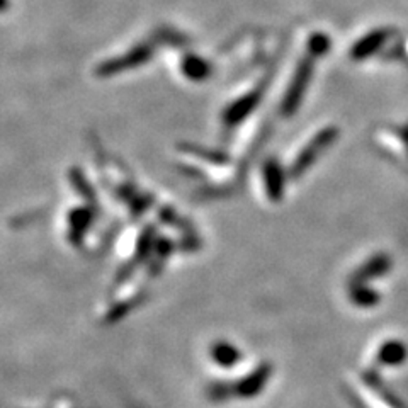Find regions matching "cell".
Segmentation results:
<instances>
[{
    "mask_svg": "<svg viewBox=\"0 0 408 408\" xmlns=\"http://www.w3.org/2000/svg\"><path fill=\"white\" fill-rule=\"evenodd\" d=\"M9 7V0H0V11H6Z\"/></svg>",
    "mask_w": 408,
    "mask_h": 408,
    "instance_id": "4fadbf2b",
    "label": "cell"
},
{
    "mask_svg": "<svg viewBox=\"0 0 408 408\" xmlns=\"http://www.w3.org/2000/svg\"><path fill=\"white\" fill-rule=\"evenodd\" d=\"M264 179H265V189H267L269 198L272 201H279L284 194V172L281 165L276 160H269L265 163L264 169Z\"/></svg>",
    "mask_w": 408,
    "mask_h": 408,
    "instance_id": "5b68a950",
    "label": "cell"
},
{
    "mask_svg": "<svg viewBox=\"0 0 408 408\" xmlns=\"http://www.w3.org/2000/svg\"><path fill=\"white\" fill-rule=\"evenodd\" d=\"M349 300L357 308H374L381 301V296L376 289L369 288L367 284H350Z\"/></svg>",
    "mask_w": 408,
    "mask_h": 408,
    "instance_id": "9c48e42d",
    "label": "cell"
},
{
    "mask_svg": "<svg viewBox=\"0 0 408 408\" xmlns=\"http://www.w3.org/2000/svg\"><path fill=\"white\" fill-rule=\"evenodd\" d=\"M402 138H403V140H405V141L408 143V126H407L405 129H403V133H402Z\"/></svg>",
    "mask_w": 408,
    "mask_h": 408,
    "instance_id": "5bb4252c",
    "label": "cell"
},
{
    "mask_svg": "<svg viewBox=\"0 0 408 408\" xmlns=\"http://www.w3.org/2000/svg\"><path fill=\"white\" fill-rule=\"evenodd\" d=\"M337 136H338V129L336 128V126H326V128L320 129V132H318L312 140L306 143V145L303 146V150H301L300 155L296 157V160L291 167V174L295 175V177H298V175L306 172V170H308L310 167L318 160V157H320L326 148H330V146L333 145V141L337 140Z\"/></svg>",
    "mask_w": 408,
    "mask_h": 408,
    "instance_id": "7a4b0ae2",
    "label": "cell"
},
{
    "mask_svg": "<svg viewBox=\"0 0 408 408\" xmlns=\"http://www.w3.org/2000/svg\"><path fill=\"white\" fill-rule=\"evenodd\" d=\"M313 65H315V58L310 56L308 53H306L305 58L298 63L295 75H293L291 79V84H289L288 91H286L283 106H281V111H283L284 116H293V114L298 111V108H300L306 89H308L310 85V80H312Z\"/></svg>",
    "mask_w": 408,
    "mask_h": 408,
    "instance_id": "6da1fadb",
    "label": "cell"
},
{
    "mask_svg": "<svg viewBox=\"0 0 408 408\" xmlns=\"http://www.w3.org/2000/svg\"><path fill=\"white\" fill-rule=\"evenodd\" d=\"M393 267V260L388 254H376L366 260L352 274V284H367L369 281L386 276Z\"/></svg>",
    "mask_w": 408,
    "mask_h": 408,
    "instance_id": "277c9868",
    "label": "cell"
},
{
    "mask_svg": "<svg viewBox=\"0 0 408 408\" xmlns=\"http://www.w3.org/2000/svg\"><path fill=\"white\" fill-rule=\"evenodd\" d=\"M213 359L218 364L230 366L240 359V352L230 344H216L213 347Z\"/></svg>",
    "mask_w": 408,
    "mask_h": 408,
    "instance_id": "7c38bea8",
    "label": "cell"
},
{
    "mask_svg": "<svg viewBox=\"0 0 408 408\" xmlns=\"http://www.w3.org/2000/svg\"><path fill=\"white\" fill-rule=\"evenodd\" d=\"M182 70L187 77H189V79L199 80V79H206L208 73H210L211 70V67L206 60L199 58V56H196V55H189L182 61Z\"/></svg>",
    "mask_w": 408,
    "mask_h": 408,
    "instance_id": "30bf717a",
    "label": "cell"
},
{
    "mask_svg": "<svg viewBox=\"0 0 408 408\" xmlns=\"http://www.w3.org/2000/svg\"><path fill=\"white\" fill-rule=\"evenodd\" d=\"M330 46H332V41H330L329 36L324 34V32H315L308 39V55L313 56V58L324 56L329 53Z\"/></svg>",
    "mask_w": 408,
    "mask_h": 408,
    "instance_id": "8fae6325",
    "label": "cell"
},
{
    "mask_svg": "<svg viewBox=\"0 0 408 408\" xmlns=\"http://www.w3.org/2000/svg\"><path fill=\"white\" fill-rule=\"evenodd\" d=\"M408 359V347L398 338H391L378 349V362L383 366H400Z\"/></svg>",
    "mask_w": 408,
    "mask_h": 408,
    "instance_id": "8992f818",
    "label": "cell"
},
{
    "mask_svg": "<svg viewBox=\"0 0 408 408\" xmlns=\"http://www.w3.org/2000/svg\"><path fill=\"white\" fill-rule=\"evenodd\" d=\"M390 36H391V31L385 30V27L367 32V34L362 36V38L359 39L352 48H350V51H349L350 58H352L354 61H362V60L371 58V56L376 55V53L385 46L386 41L390 39Z\"/></svg>",
    "mask_w": 408,
    "mask_h": 408,
    "instance_id": "3957f363",
    "label": "cell"
},
{
    "mask_svg": "<svg viewBox=\"0 0 408 408\" xmlns=\"http://www.w3.org/2000/svg\"><path fill=\"white\" fill-rule=\"evenodd\" d=\"M150 53H152V48H150V44H140V46L133 48L132 51L126 53V56L120 60H113L111 63H106L104 67H102V70L106 73H114V72H120V70H125L122 67H133V65H140V63H145L146 60L150 58Z\"/></svg>",
    "mask_w": 408,
    "mask_h": 408,
    "instance_id": "52a82bcc",
    "label": "cell"
},
{
    "mask_svg": "<svg viewBox=\"0 0 408 408\" xmlns=\"http://www.w3.org/2000/svg\"><path fill=\"white\" fill-rule=\"evenodd\" d=\"M269 376H271V367L265 364L260 366L247 379H242V383L238 385V397H255L257 393L262 391Z\"/></svg>",
    "mask_w": 408,
    "mask_h": 408,
    "instance_id": "ba28073f",
    "label": "cell"
}]
</instances>
